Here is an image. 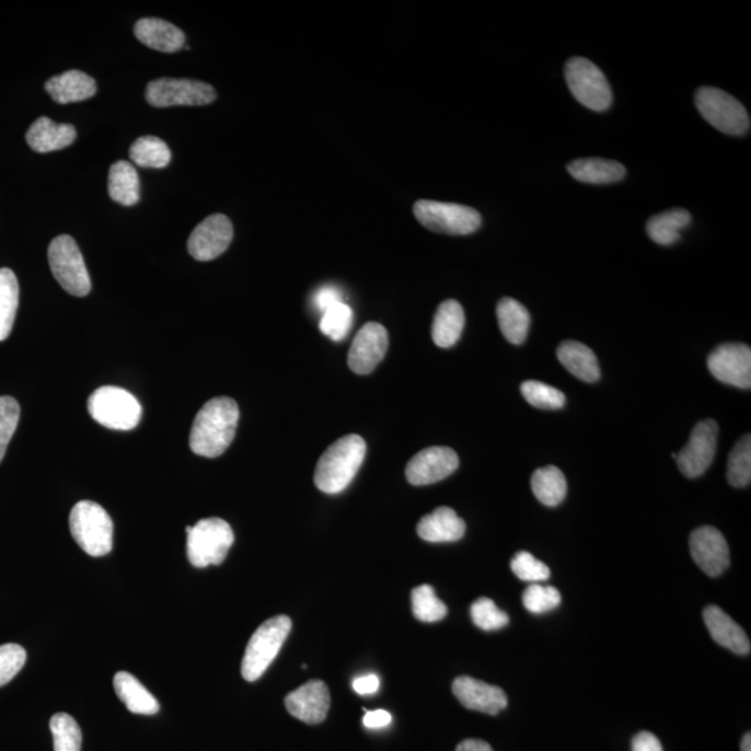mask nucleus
Segmentation results:
<instances>
[{
	"label": "nucleus",
	"mask_w": 751,
	"mask_h": 751,
	"mask_svg": "<svg viewBox=\"0 0 751 751\" xmlns=\"http://www.w3.org/2000/svg\"><path fill=\"white\" fill-rule=\"evenodd\" d=\"M240 409L234 400L216 397L200 408L189 435V447L200 457L224 454L233 442L239 426Z\"/></svg>",
	"instance_id": "obj_1"
},
{
	"label": "nucleus",
	"mask_w": 751,
	"mask_h": 751,
	"mask_svg": "<svg viewBox=\"0 0 751 751\" xmlns=\"http://www.w3.org/2000/svg\"><path fill=\"white\" fill-rule=\"evenodd\" d=\"M367 457V442L358 435L342 437L323 452L315 471V485L326 494H338L351 485Z\"/></svg>",
	"instance_id": "obj_2"
},
{
	"label": "nucleus",
	"mask_w": 751,
	"mask_h": 751,
	"mask_svg": "<svg viewBox=\"0 0 751 751\" xmlns=\"http://www.w3.org/2000/svg\"><path fill=\"white\" fill-rule=\"evenodd\" d=\"M290 616L277 615L262 624L252 635L246 646L241 673L245 681L255 682L264 675L270 663L276 660L282 645L290 635Z\"/></svg>",
	"instance_id": "obj_3"
},
{
	"label": "nucleus",
	"mask_w": 751,
	"mask_h": 751,
	"mask_svg": "<svg viewBox=\"0 0 751 751\" xmlns=\"http://www.w3.org/2000/svg\"><path fill=\"white\" fill-rule=\"evenodd\" d=\"M70 532L82 552L91 557H104L112 552L113 521L100 504L77 502L70 513Z\"/></svg>",
	"instance_id": "obj_4"
},
{
	"label": "nucleus",
	"mask_w": 751,
	"mask_h": 751,
	"mask_svg": "<svg viewBox=\"0 0 751 751\" xmlns=\"http://www.w3.org/2000/svg\"><path fill=\"white\" fill-rule=\"evenodd\" d=\"M187 555L195 568L223 563L234 543L230 524L220 518H208L187 527Z\"/></svg>",
	"instance_id": "obj_5"
},
{
	"label": "nucleus",
	"mask_w": 751,
	"mask_h": 751,
	"mask_svg": "<svg viewBox=\"0 0 751 751\" xmlns=\"http://www.w3.org/2000/svg\"><path fill=\"white\" fill-rule=\"evenodd\" d=\"M92 419L113 430H132L141 421L142 408L127 390L105 385L94 391L89 400Z\"/></svg>",
	"instance_id": "obj_6"
},
{
	"label": "nucleus",
	"mask_w": 751,
	"mask_h": 751,
	"mask_svg": "<svg viewBox=\"0 0 751 751\" xmlns=\"http://www.w3.org/2000/svg\"><path fill=\"white\" fill-rule=\"evenodd\" d=\"M414 215L424 228L439 234L467 235L482 226V216L476 209L439 200H418Z\"/></svg>",
	"instance_id": "obj_7"
},
{
	"label": "nucleus",
	"mask_w": 751,
	"mask_h": 751,
	"mask_svg": "<svg viewBox=\"0 0 751 751\" xmlns=\"http://www.w3.org/2000/svg\"><path fill=\"white\" fill-rule=\"evenodd\" d=\"M696 106L700 115L717 130L729 136H743L750 130V117L737 97L713 86L697 90Z\"/></svg>",
	"instance_id": "obj_8"
},
{
	"label": "nucleus",
	"mask_w": 751,
	"mask_h": 751,
	"mask_svg": "<svg viewBox=\"0 0 751 751\" xmlns=\"http://www.w3.org/2000/svg\"><path fill=\"white\" fill-rule=\"evenodd\" d=\"M48 258L55 279L69 294L76 297L90 294V273L86 270L84 258L73 236H56L49 245Z\"/></svg>",
	"instance_id": "obj_9"
},
{
	"label": "nucleus",
	"mask_w": 751,
	"mask_h": 751,
	"mask_svg": "<svg viewBox=\"0 0 751 751\" xmlns=\"http://www.w3.org/2000/svg\"><path fill=\"white\" fill-rule=\"evenodd\" d=\"M565 80L576 100L594 112H604L612 104V91L603 71L593 61L573 58L565 65Z\"/></svg>",
	"instance_id": "obj_10"
},
{
	"label": "nucleus",
	"mask_w": 751,
	"mask_h": 751,
	"mask_svg": "<svg viewBox=\"0 0 751 751\" xmlns=\"http://www.w3.org/2000/svg\"><path fill=\"white\" fill-rule=\"evenodd\" d=\"M147 101L155 107L203 106L212 104L216 91L207 82L187 79H159L149 82Z\"/></svg>",
	"instance_id": "obj_11"
},
{
	"label": "nucleus",
	"mask_w": 751,
	"mask_h": 751,
	"mask_svg": "<svg viewBox=\"0 0 751 751\" xmlns=\"http://www.w3.org/2000/svg\"><path fill=\"white\" fill-rule=\"evenodd\" d=\"M718 425L713 419L698 421L689 439L685 449L673 452L679 471L686 477L702 476L709 465L713 464L715 451H717Z\"/></svg>",
	"instance_id": "obj_12"
},
{
	"label": "nucleus",
	"mask_w": 751,
	"mask_h": 751,
	"mask_svg": "<svg viewBox=\"0 0 751 751\" xmlns=\"http://www.w3.org/2000/svg\"><path fill=\"white\" fill-rule=\"evenodd\" d=\"M707 365L715 379L735 388H751V349L746 344H723L708 355Z\"/></svg>",
	"instance_id": "obj_13"
},
{
	"label": "nucleus",
	"mask_w": 751,
	"mask_h": 751,
	"mask_svg": "<svg viewBox=\"0 0 751 751\" xmlns=\"http://www.w3.org/2000/svg\"><path fill=\"white\" fill-rule=\"evenodd\" d=\"M234 230L228 216L212 215L194 229L188 240V252L194 259L208 262L228 251Z\"/></svg>",
	"instance_id": "obj_14"
},
{
	"label": "nucleus",
	"mask_w": 751,
	"mask_h": 751,
	"mask_svg": "<svg viewBox=\"0 0 751 751\" xmlns=\"http://www.w3.org/2000/svg\"><path fill=\"white\" fill-rule=\"evenodd\" d=\"M460 458L449 447H430L421 450L406 465V481L414 486L434 485L444 481L458 470Z\"/></svg>",
	"instance_id": "obj_15"
},
{
	"label": "nucleus",
	"mask_w": 751,
	"mask_h": 751,
	"mask_svg": "<svg viewBox=\"0 0 751 751\" xmlns=\"http://www.w3.org/2000/svg\"><path fill=\"white\" fill-rule=\"evenodd\" d=\"M692 558L697 567L717 578L728 569L730 564L729 547L724 534L713 527H702L693 531L689 540Z\"/></svg>",
	"instance_id": "obj_16"
},
{
	"label": "nucleus",
	"mask_w": 751,
	"mask_h": 751,
	"mask_svg": "<svg viewBox=\"0 0 751 751\" xmlns=\"http://www.w3.org/2000/svg\"><path fill=\"white\" fill-rule=\"evenodd\" d=\"M389 348L388 331L380 323L369 322L354 338L348 354L349 369L357 374L372 373L383 361Z\"/></svg>",
	"instance_id": "obj_17"
},
{
	"label": "nucleus",
	"mask_w": 751,
	"mask_h": 751,
	"mask_svg": "<svg viewBox=\"0 0 751 751\" xmlns=\"http://www.w3.org/2000/svg\"><path fill=\"white\" fill-rule=\"evenodd\" d=\"M331 692L326 683L310 681L285 700L287 712L308 725L322 724L331 709Z\"/></svg>",
	"instance_id": "obj_18"
},
{
	"label": "nucleus",
	"mask_w": 751,
	"mask_h": 751,
	"mask_svg": "<svg viewBox=\"0 0 751 751\" xmlns=\"http://www.w3.org/2000/svg\"><path fill=\"white\" fill-rule=\"evenodd\" d=\"M452 693L458 702L472 712L497 715L508 706V697L501 688L488 685L471 677L457 678Z\"/></svg>",
	"instance_id": "obj_19"
},
{
	"label": "nucleus",
	"mask_w": 751,
	"mask_h": 751,
	"mask_svg": "<svg viewBox=\"0 0 751 751\" xmlns=\"http://www.w3.org/2000/svg\"><path fill=\"white\" fill-rule=\"evenodd\" d=\"M709 636L719 646L727 647L728 650L737 652L739 656L749 655L751 645L748 634L743 627L737 624L727 612L717 605H708L703 612Z\"/></svg>",
	"instance_id": "obj_20"
},
{
	"label": "nucleus",
	"mask_w": 751,
	"mask_h": 751,
	"mask_svg": "<svg viewBox=\"0 0 751 751\" xmlns=\"http://www.w3.org/2000/svg\"><path fill=\"white\" fill-rule=\"evenodd\" d=\"M419 538L430 543H452L465 536L464 519L457 516L454 509L440 507L420 519L418 523Z\"/></svg>",
	"instance_id": "obj_21"
},
{
	"label": "nucleus",
	"mask_w": 751,
	"mask_h": 751,
	"mask_svg": "<svg viewBox=\"0 0 751 751\" xmlns=\"http://www.w3.org/2000/svg\"><path fill=\"white\" fill-rule=\"evenodd\" d=\"M140 43L159 53H178L185 46V34L172 23L161 19H142L134 28Z\"/></svg>",
	"instance_id": "obj_22"
},
{
	"label": "nucleus",
	"mask_w": 751,
	"mask_h": 751,
	"mask_svg": "<svg viewBox=\"0 0 751 751\" xmlns=\"http://www.w3.org/2000/svg\"><path fill=\"white\" fill-rule=\"evenodd\" d=\"M76 138L77 132L73 126L58 125L48 117H39L35 120L25 136L31 149L39 153L60 151L70 147Z\"/></svg>",
	"instance_id": "obj_23"
},
{
	"label": "nucleus",
	"mask_w": 751,
	"mask_h": 751,
	"mask_svg": "<svg viewBox=\"0 0 751 751\" xmlns=\"http://www.w3.org/2000/svg\"><path fill=\"white\" fill-rule=\"evenodd\" d=\"M45 90L56 104H74L91 100L96 94V82L80 70H69L46 81Z\"/></svg>",
	"instance_id": "obj_24"
},
{
	"label": "nucleus",
	"mask_w": 751,
	"mask_h": 751,
	"mask_svg": "<svg viewBox=\"0 0 751 751\" xmlns=\"http://www.w3.org/2000/svg\"><path fill=\"white\" fill-rule=\"evenodd\" d=\"M465 327V312L461 303L447 300L437 310L431 326V337L437 347L450 348L455 346Z\"/></svg>",
	"instance_id": "obj_25"
},
{
	"label": "nucleus",
	"mask_w": 751,
	"mask_h": 751,
	"mask_svg": "<svg viewBox=\"0 0 751 751\" xmlns=\"http://www.w3.org/2000/svg\"><path fill=\"white\" fill-rule=\"evenodd\" d=\"M117 697L125 703L128 712L140 715H155L161 709L158 700L131 673L117 672L113 679Z\"/></svg>",
	"instance_id": "obj_26"
},
{
	"label": "nucleus",
	"mask_w": 751,
	"mask_h": 751,
	"mask_svg": "<svg viewBox=\"0 0 751 751\" xmlns=\"http://www.w3.org/2000/svg\"><path fill=\"white\" fill-rule=\"evenodd\" d=\"M557 357L565 369L586 383L600 379L599 361L588 346L579 342H564L558 347Z\"/></svg>",
	"instance_id": "obj_27"
},
{
	"label": "nucleus",
	"mask_w": 751,
	"mask_h": 751,
	"mask_svg": "<svg viewBox=\"0 0 751 751\" xmlns=\"http://www.w3.org/2000/svg\"><path fill=\"white\" fill-rule=\"evenodd\" d=\"M567 169L570 176L586 184L619 183L626 174L624 164L600 158L578 159Z\"/></svg>",
	"instance_id": "obj_28"
},
{
	"label": "nucleus",
	"mask_w": 751,
	"mask_h": 751,
	"mask_svg": "<svg viewBox=\"0 0 751 751\" xmlns=\"http://www.w3.org/2000/svg\"><path fill=\"white\" fill-rule=\"evenodd\" d=\"M692 223V216L686 209H671L652 216L647 221L648 236L658 245H672L681 240V231Z\"/></svg>",
	"instance_id": "obj_29"
},
{
	"label": "nucleus",
	"mask_w": 751,
	"mask_h": 751,
	"mask_svg": "<svg viewBox=\"0 0 751 751\" xmlns=\"http://www.w3.org/2000/svg\"><path fill=\"white\" fill-rule=\"evenodd\" d=\"M497 319L501 333L509 343L522 344L531 327V313L513 298H502L497 305Z\"/></svg>",
	"instance_id": "obj_30"
},
{
	"label": "nucleus",
	"mask_w": 751,
	"mask_h": 751,
	"mask_svg": "<svg viewBox=\"0 0 751 751\" xmlns=\"http://www.w3.org/2000/svg\"><path fill=\"white\" fill-rule=\"evenodd\" d=\"M109 195L117 204L132 207L140 200V178L130 162L118 161L111 167Z\"/></svg>",
	"instance_id": "obj_31"
},
{
	"label": "nucleus",
	"mask_w": 751,
	"mask_h": 751,
	"mask_svg": "<svg viewBox=\"0 0 751 751\" xmlns=\"http://www.w3.org/2000/svg\"><path fill=\"white\" fill-rule=\"evenodd\" d=\"M532 492L544 506L557 507L567 496V480L557 466L540 467L532 476Z\"/></svg>",
	"instance_id": "obj_32"
},
{
	"label": "nucleus",
	"mask_w": 751,
	"mask_h": 751,
	"mask_svg": "<svg viewBox=\"0 0 751 751\" xmlns=\"http://www.w3.org/2000/svg\"><path fill=\"white\" fill-rule=\"evenodd\" d=\"M19 281L13 270L0 269V342L12 333L15 313L19 308Z\"/></svg>",
	"instance_id": "obj_33"
},
{
	"label": "nucleus",
	"mask_w": 751,
	"mask_h": 751,
	"mask_svg": "<svg viewBox=\"0 0 751 751\" xmlns=\"http://www.w3.org/2000/svg\"><path fill=\"white\" fill-rule=\"evenodd\" d=\"M131 161L147 169H163L172 161L167 143L158 137H141L130 148Z\"/></svg>",
	"instance_id": "obj_34"
},
{
	"label": "nucleus",
	"mask_w": 751,
	"mask_h": 751,
	"mask_svg": "<svg viewBox=\"0 0 751 751\" xmlns=\"http://www.w3.org/2000/svg\"><path fill=\"white\" fill-rule=\"evenodd\" d=\"M728 482L733 487H748L751 482V437L746 435L730 451Z\"/></svg>",
	"instance_id": "obj_35"
},
{
	"label": "nucleus",
	"mask_w": 751,
	"mask_h": 751,
	"mask_svg": "<svg viewBox=\"0 0 751 751\" xmlns=\"http://www.w3.org/2000/svg\"><path fill=\"white\" fill-rule=\"evenodd\" d=\"M413 611L416 620L431 624L444 620L449 609L430 585H421L413 590Z\"/></svg>",
	"instance_id": "obj_36"
},
{
	"label": "nucleus",
	"mask_w": 751,
	"mask_h": 751,
	"mask_svg": "<svg viewBox=\"0 0 751 751\" xmlns=\"http://www.w3.org/2000/svg\"><path fill=\"white\" fill-rule=\"evenodd\" d=\"M49 728L54 735L55 751H81V729L71 715L66 713L55 714L50 718Z\"/></svg>",
	"instance_id": "obj_37"
},
{
	"label": "nucleus",
	"mask_w": 751,
	"mask_h": 751,
	"mask_svg": "<svg viewBox=\"0 0 751 751\" xmlns=\"http://www.w3.org/2000/svg\"><path fill=\"white\" fill-rule=\"evenodd\" d=\"M353 323L354 312L351 308L347 303L338 302L322 313L319 328H321L324 336L334 339V342H342L351 331Z\"/></svg>",
	"instance_id": "obj_38"
},
{
	"label": "nucleus",
	"mask_w": 751,
	"mask_h": 751,
	"mask_svg": "<svg viewBox=\"0 0 751 751\" xmlns=\"http://www.w3.org/2000/svg\"><path fill=\"white\" fill-rule=\"evenodd\" d=\"M521 391L524 400L534 408L539 409H561L565 405L563 391L552 388V385L528 380L522 383Z\"/></svg>",
	"instance_id": "obj_39"
},
{
	"label": "nucleus",
	"mask_w": 751,
	"mask_h": 751,
	"mask_svg": "<svg viewBox=\"0 0 751 751\" xmlns=\"http://www.w3.org/2000/svg\"><path fill=\"white\" fill-rule=\"evenodd\" d=\"M471 616L473 624L485 632L502 629L509 624V616L506 612L498 609L496 603L487 597H482L472 604Z\"/></svg>",
	"instance_id": "obj_40"
},
{
	"label": "nucleus",
	"mask_w": 751,
	"mask_h": 751,
	"mask_svg": "<svg viewBox=\"0 0 751 751\" xmlns=\"http://www.w3.org/2000/svg\"><path fill=\"white\" fill-rule=\"evenodd\" d=\"M524 609L532 614H545L557 609L561 604V594L553 586L532 584L522 596Z\"/></svg>",
	"instance_id": "obj_41"
},
{
	"label": "nucleus",
	"mask_w": 751,
	"mask_h": 751,
	"mask_svg": "<svg viewBox=\"0 0 751 751\" xmlns=\"http://www.w3.org/2000/svg\"><path fill=\"white\" fill-rule=\"evenodd\" d=\"M20 405L13 397H0V462L7 454L8 446L18 429Z\"/></svg>",
	"instance_id": "obj_42"
},
{
	"label": "nucleus",
	"mask_w": 751,
	"mask_h": 751,
	"mask_svg": "<svg viewBox=\"0 0 751 751\" xmlns=\"http://www.w3.org/2000/svg\"><path fill=\"white\" fill-rule=\"evenodd\" d=\"M512 573L523 582L539 584L550 578L547 565L528 552H521L511 561Z\"/></svg>",
	"instance_id": "obj_43"
},
{
	"label": "nucleus",
	"mask_w": 751,
	"mask_h": 751,
	"mask_svg": "<svg viewBox=\"0 0 751 751\" xmlns=\"http://www.w3.org/2000/svg\"><path fill=\"white\" fill-rule=\"evenodd\" d=\"M27 651L15 643L0 646V688L8 685L23 670Z\"/></svg>",
	"instance_id": "obj_44"
},
{
	"label": "nucleus",
	"mask_w": 751,
	"mask_h": 751,
	"mask_svg": "<svg viewBox=\"0 0 751 751\" xmlns=\"http://www.w3.org/2000/svg\"><path fill=\"white\" fill-rule=\"evenodd\" d=\"M338 302H343V297L342 292H339L336 287H323L316 292L315 307L319 311H321V313L327 311L328 308L336 305Z\"/></svg>",
	"instance_id": "obj_45"
},
{
	"label": "nucleus",
	"mask_w": 751,
	"mask_h": 751,
	"mask_svg": "<svg viewBox=\"0 0 751 751\" xmlns=\"http://www.w3.org/2000/svg\"><path fill=\"white\" fill-rule=\"evenodd\" d=\"M632 751H663V749L660 739L645 730L632 740Z\"/></svg>",
	"instance_id": "obj_46"
},
{
	"label": "nucleus",
	"mask_w": 751,
	"mask_h": 751,
	"mask_svg": "<svg viewBox=\"0 0 751 751\" xmlns=\"http://www.w3.org/2000/svg\"><path fill=\"white\" fill-rule=\"evenodd\" d=\"M380 682L379 677L369 673V675H363L355 679L353 682L354 691L361 696H369V694H374L379 691Z\"/></svg>",
	"instance_id": "obj_47"
},
{
	"label": "nucleus",
	"mask_w": 751,
	"mask_h": 751,
	"mask_svg": "<svg viewBox=\"0 0 751 751\" xmlns=\"http://www.w3.org/2000/svg\"><path fill=\"white\" fill-rule=\"evenodd\" d=\"M391 723L390 713L385 709H376V712H368L363 717V725L369 729H380L388 727Z\"/></svg>",
	"instance_id": "obj_48"
},
{
	"label": "nucleus",
	"mask_w": 751,
	"mask_h": 751,
	"mask_svg": "<svg viewBox=\"0 0 751 751\" xmlns=\"http://www.w3.org/2000/svg\"><path fill=\"white\" fill-rule=\"evenodd\" d=\"M455 751H494L492 746L481 739H466L457 746Z\"/></svg>",
	"instance_id": "obj_49"
},
{
	"label": "nucleus",
	"mask_w": 751,
	"mask_h": 751,
	"mask_svg": "<svg viewBox=\"0 0 751 751\" xmlns=\"http://www.w3.org/2000/svg\"><path fill=\"white\" fill-rule=\"evenodd\" d=\"M740 749L742 751H751V735L746 733L743 739H742V746H740Z\"/></svg>",
	"instance_id": "obj_50"
}]
</instances>
